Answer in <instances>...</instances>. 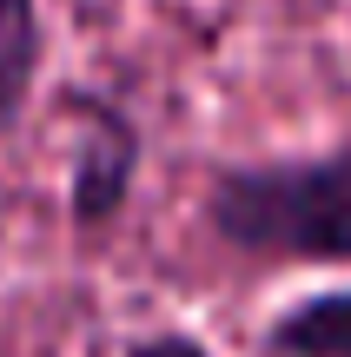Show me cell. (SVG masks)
Instances as JSON below:
<instances>
[{
	"label": "cell",
	"instance_id": "2",
	"mask_svg": "<svg viewBox=\"0 0 351 357\" xmlns=\"http://www.w3.org/2000/svg\"><path fill=\"white\" fill-rule=\"evenodd\" d=\"M80 113V153H73V185H66V212L80 231H106L133 199L140 178V126L119 100L100 93H73Z\"/></svg>",
	"mask_w": 351,
	"mask_h": 357
},
{
	"label": "cell",
	"instance_id": "5",
	"mask_svg": "<svg viewBox=\"0 0 351 357\" xmlns=\"http://www.w3.org/2000/svg\"><path fill=\"white\" fill-rule=\"evenodd\" d=\"M119 357H212L193 331H153V337H133Z\"/></svg>",
	"mask_w": 351,
	"mask_h": 357
},
{
	"label": "cell",
	"instance_id": "3",
	"mask_svg": "<svg viewBox=\"0 0 351 357\" xmlns=\"http://www.w3.org/2000/svg\"><path fill=\"white\" fill-rule=\"evenodd\" d=\"M265 357H351V284L285 305L265 324Z\"/></svg>",
	"mask_w": 351,
	"mask_h": 357
},
{
	"label": "cell",
	"instance_id": "4",
	"mask_svg": "<svg viewBox=\"0 0 351 357\" xmlns=\"http://www.w3.org/2000/svg\"><path fill=\"white\" fill-rule=\"evenodd\" d=\"M47 60V26H40V0H0V126L27 106Z\"/></svg>",
	"mask_w": 351,
	"mask_h": 357
},
{
	"label": "cell",
	"instance_id": "1",
	"mask_svg": "<svg viewBox=\"0 0 351 357\" xmlns=\"http://www.w3.org/2000/svg\"><path fill=\"white\" fill-rule=\"evenodd\" d=\"M206 225L252 265H351V139L331 153L219 166Z\"/></svg>",
	"mask_w": 351,
	"mask_h": 357
}]
</instances>
